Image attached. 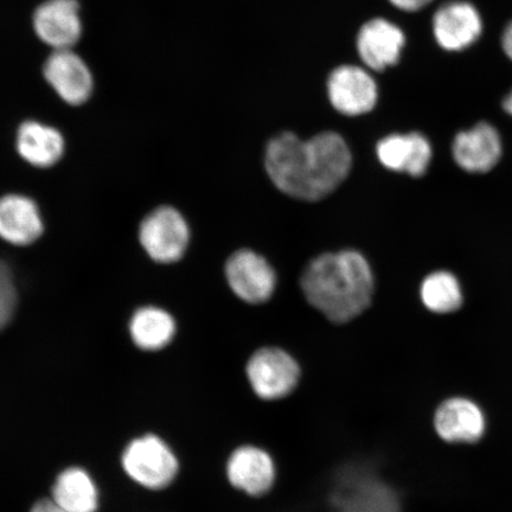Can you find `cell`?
Masks as SVG:
<instances>
[{
	"instance_id": "obj_10",
	"label": "cell",
	"mask_w": 512,
	"mask_h": 512,
	"mask_svg": "<svg viewBox=\"0 0 512 512\" xmlns=\"http://www.w3.org/2000/svg\"><path fill=\"white\" fill-rule=\"evenodd\" d=\"M433 32L441 48L447 51L464 50L475 44L482 35V17L470 3H447L434 15Z\"/></svg>"
},
{
	"instance_id": "obj_9",
	"label": "cell",
	"mask_w": 512,
	"mask_h": 512,
	"mask_svg": "<svg viewBox=\"0 0 512 512\" xmlns=\"http://www.w3.org/2000/svg\"><path fill=\"white\" fill-rule=\"evenodd\" d=\"M328 94L332 106L339 113L355 117L373 110L379 98V89L367 70L342 66L331 73Z\"/></svg>"
},
{
	"instance_id": "obj_19",
	"label": "cell",
	"mask_w": 512,
	"mask_h": 512,
	"mask_svg": "<svg viewBox=\"0 0 512 512\" xmlns=\"http://www.w3.org/2000/svg\"><path fill=\"white\" fill-rule=\"evenodd\" d=\"M53 501L68 512H95L98 509V491L86 471L72 467L57 477Z\"/></svg>"
},
{
	"instance_id": "obj_11",
	"label": "cell",
	"mask_w": 512,
	"mask_h": 512,
	"mask_svg": "<svg viewBox=\"0 0 512 512\" xmlns=\"http://www.w3.org/2000/svg\"><path fill=\"white\" fill-rule=\"evenodd\" d=\"M502 152L501 136L488 123H479L471 130L460 132L452 146L456 163L471 174H485L494 169Z\"/></svg>"
},
{
	"instance_id": "obj_7",
	"label": "cell",
	"mask_w": 512,
	"mask_h": 512,
	"mask_svg": "<svg viewBox=\"0 0 512 512\" xmlns=\"http://www.w3.org/2000/svg\"><path fill=\"white\" fill-rule=\"evenodd\" d=\"M230 288L243 302L262 304L273 296L277 275L267 260L248 249L230 256L226 265Z\"/></svg>"
},
{
	"instance_id": "obj_2",
	"label": "cell",
	"mask_w": 512,
	"mask_h": 512,
	"mask_svg": "<svg viewBox=\"0 0 512 512\" xmlns=\"http://www.w3.org/2000/svg\"><path fill=\"white\" fill-rule=\"evenodd\" d=\"M302 288L307 302L330 322L343 324L361 316L370 306L374 277L361 253H326L307 265Z\"/></svg>"
},
{
	"instance_id": "obj_22",
	"label": "cell",
	"mask_w": 512,
	"mask_h": 512,
	"mask_svg": "<svg viewBox=\"0 0 512 512\" xmlns=\"http://www.w3.org/2000/svg\"><path fill=\"white\" fill-rule=\"evenodd\" d=\"M17 305V293L9 267L0 261V330L8 325Z\"/></svg>"
},
{
	"instance_id": "obj_18",
	"label": "cell",
	"mask_w": 512,
	"mask_h": 512,
	"mask_svg": "<svg viewBox=\"0 0 512 512\" xmlns=\"http://www.w3.org/2000/svg\"><path fill=\"white\" fill-rule=\"evenodd\" d=\"M17 149L28 163L48 168L57 162L64 150L63 138L54 128L29 121L19 128Z\"/></svg>"
},
{
	"instance_id": "obj_20",
	"label": "cell",
	"mask_w": 512,
	"mask_h": 512,
	"mask_svg": "<svg viewBox=\"0 0 512 512\" xmlns=\"http://www.w3.org/2000/svg\"><path fill=\"white\" fill-rule=\"evenodd\" d=\"M130 331L133 342L140 349L155 351L171 342L176 325L168 312L156 307H144L133 316Z\"/></svg>"
},
{
	"instance_id": "obj_25",
	"label": "cell",
	"mask_w": 512,
	"mask_h": 512,
	"mask_svg": "<svg viewBox=\"0 0 512 512\" xmlns=\"http://www.w3.org/2000/svg\"><path fill=\"white\" fill-rule=\"evenodd\" d=\"M502 47L505 55L512 61V21L507 25L503 31Z\"/></svg>"
},
{
	"instance_id": "obj_24",
	"label": "cell",
	"mask_w": 512,
	"mask_h": 512,
	"mask_svg": "<svg viewBox=\"0 0 512 512\" xmlns=\"http://www.w3.org/2000/svg\"><path fill=\"white\" fill-rule=\"evenodd\" d=\"M31 512H68L55 503L53 499H43L37 502Z\"/></svg>"
},
{
	"instance_id": "obj_6",
	"label": "cell",
	"mask_w": 512,
	"mask_h": 512,
	"mask_svg": "<svg viewBox=\"0 0 512 512\" xmlns=\"http://www.w3.org/2000/svg\"><path fill=\"white\" fill-rule=\"evenodd\" d=\"M433 427L447 444L473 445L484 438L488 419L476 401L465 396H453L435 409Z\"/></svg>"
},
{
	"instance_id": "obj_21",
	"label": "cell",
	"mask_w": 512,
	"mask_h": 512,
	"mask_svg": "<svg viewBox=\"0 0 512 512\" xmlns=\"http://www.w3.org/2000/svg\"><path fill=\"white\" fill-rule=\"evenodd\" d=\"M422 303L434 313H451L463 304L459 281L448 272H435L421 285Z\"/></svg>"
},
{
	"instance_id": "obj_14",
	"label": "cell",
	"mask_w": 512,
	"mask_h": 512,
	"mask_svg": "<svg viewBox=\"0 0 512 512\" xmlns=\"http://www.w3.org/2000/svg\"><path fill=\"white\" fill-rule=\"evenodd\" d=\"M36 34L56 50L74 46L81 36L79 5L76 0H48L35 12Z\"/></svg>"
},
{
	"instance_id": "obj_15",
	"label": "cell",
	"mask_w": 512,
	"mask_h": 512,
	"mask_svg": "<svg viewBox=\"0 0 512 512\" xmlns=\"http://www.w3.org/2000/svg\"><path fill=\"white\" fill-rule=\"evenodd\" d=\"M44 76L61 98L81 105L92 94L93 79L85 62L69 49L56 50L44 66Z\"/></svg>"
},
{
	"instance_id": "obj_8",
	"label": "cell",
	"mask_w": 512,
	"mask_h": 512,
	"mask_svg": "<svg viewBox=\"0 0 512 512\" xmlns=\"http://www.w3.org/2000/svg\"><path fill=\"white\" fill-rule=\"evenodd\" d=\"M227 477L236 490L252 497L265 496L277 479V466L271 454L255 445H242L230 454Z\"/></svg>"
},
{
	"instance_id": "obj_4",
	"label": "cell",
	"mask_w": 512,
	"mask_h": 512,
	"mask_svg": "<svg viewBox=\"0 0 512 512\" xmlns=\"http://www.w3.org/2000/svg\"><path fill=\"white\" fill-rule=\"evenodd\" d=\"M127 475L147 489H164L177 476L178 460L156 435L132 441L123 456Z\"/></svg>"
},
{
	"instance_id": "obj_26",
	"label": "cell",
	"mask_w": 512,
	"mask_h": 512,
	"mask_svg": "<svg viewBox=\"0 0 512 512\" xmlns=\"http://www.w3.org/2000/svg\"><path fill=\"white\" fill-rule=\"evenodd\" d=\"M504 111L512 117V91L508 94L507 98L503 101Z\"/></svg>"
},
{
	"instance_id": "obj_3",
	"label": "cell",
	"mask_w": 512,
	"mask_h": 512,
	"mask_svg": "<svg viewBox=\"0 0 512 512\" xmlns=\"http://www.w3.org/2000/svg\"><path fill=\"white\" fill-rule=\"evenodd\" d=\"M249 384L261 400L285 399L298 386L300 367L286 351L262 348L249 358L246 368Z\"/></svg>"
},
{
	"instance_id": "obj_13",
	"label": "cell",
	"mask_w": 512,
	"mask_h": 512,
	"mask_svg": "<svg viewBox=\"0 0 512 512\" xmlns=\"http://www.w3.org/2000/svg\"><path fill=\"white\" fill-rule=\"evenodd\" d=\"M405 43V34L399 27L386 19L375 18L360 30L357 51L368 68L382 72L399 62Z\"/></svg>"
},
{
	"instance_id": "obj_5",
	"label": "cell",
	"mask_w": 512,
	"mask_h": 512,
	"mask_svg": "<svg viewBox=\"0 0 512 512\" xmlns=\"http://www.w3.org/2000/svg\"><path fill=\"white\" fill-rule=\"evenodd\" d=\"M139 238L153 260L170 264L182 258L190 234L183 216L174 208L163 207L146 217Z\"/></svg>"
},
{
	"instance_id": "obj_23",
	"label": "cell",
	"mask_w": 512,
	"mask_h": 512,
	"mask_svg": "<svg viewBox=\"0 0 512 512\" xmlns=\"http://www.w3.org/2000/svg\"><path fill=\"white\" fill-rule=\"evenodd\" d=\"M396 8L403 11H419L430 4L432 0H389Z\"/></svg>"
},
{
	"instance_id": "obj_1",
	"label": "cell",
	"mask_w": 512,
	"mask_h": 512,
	"mask_svg": "<svg viewBox=\"0 0 512 512\" xmlns=\"http://www.w3.org/2000/svg\"><path fill=\"white\" fill-rule=\"evenodd\" d=\"M268 176L281 192L315 202L334 192L352 165L349 146L335 132H323L303 142L296 134H279L267 145Z\"/></svg>"
},
{
	"instance_id": "obj_17",
	"label": "cell",
	"mask_w": 512,
	"mask_h": 512,
	"mask_svg": "<svg viewBox=\"0 0 512 512\" xmlns=\"http://www.w3.org/2000/svg\"><path fill=\"white\" fill-rule=\"evenodd\" d=\"M43 223L30 198L9 195L0 198V238L17 246H27L40 238Z\"/></svg>"
},
{
	"instance_id": "obj_12",
	"label": "cell",
	"mask_w": 512,
	"mask_h": 512,
	"mask_svg": "<svg viewBox=\"0 0 512 512\" xmlns=\"http://www.w3.org/2000/svg\"><path fill=\"white\" fill-rule=\"evenodd\" d=\"M335 512H396L399 499L389 485L368 476L342 479L334 499Z\"/></svg>"
},
{
	"instance_id": "obj_16",
	"label": "cell",
	"mask_w": 512,
	"mask_h": 512,
	"mask_svg": "<svg viewBox=\"0 0 512 512\" xmlns=\"http://www.w3.org/2000/svg\"><path fill=\"white\" fill-rule=\"evenodd\" d=\"M376 152L387 169L406 172L412 177L424 176L432 160V146L418 132L392 134L377 144Z\"/></svg>"
}]
</instances>
